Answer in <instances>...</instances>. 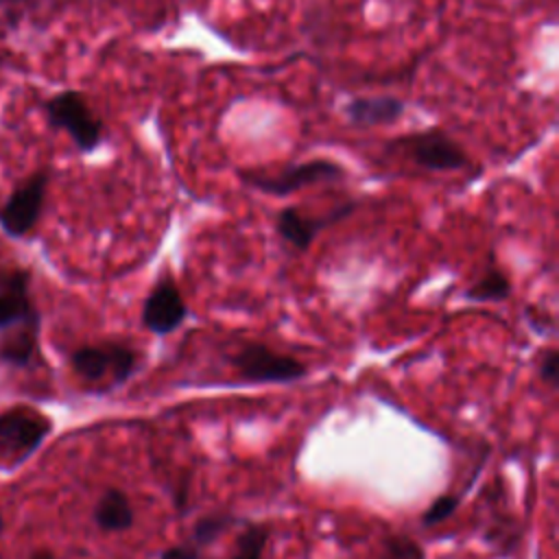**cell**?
<instances>
[{
	"label": "cell",
	"mask_w": 559,
	"mask_h": 559,
	"mask_svg": "<svg viewBox=\"0 0 559 559\" xmlns=\"http://www.w3.org/2000/svg\"><path fill=\"white\" fill-rule=\"evenodd\" d=\"M384 552L389 555V559H426L424 548L406 535L384 537Z\"/></svg>",
	"instance_id": "ac0fdd59"
},
{
	"label": "cell",
	"mask_w": 559,
	"mask_h": 559,
	"mask_svg": "<svg viewBox=\"0 0 559 559\" xmlns=\"http://www.w3.org/2000/svg\"><path fill=\"white\" fill-rule=\"evenodd\" d=\"M557 362H559L557 349H548L539 362V378L550 386H557Z\"/></svg>",
	"instance_id": "d6986e66"
},
{
	"label": "cell",
	"mask_w": 559,
	"mask_h": 559,
	"mask_svg": "<svg viewBox=\"0 0 559 559\" xmlns=\"http://www.w3.org/2000/svg\"><path fill=\"white\" fill-rule=\"evenodd\" d=\"M35 319L28 299V273L17 269L0 273V328Z\"/></svg>",
	"instance_id": "8fae6325"
},
{
	"label": "cell",
	"mask_w": 559,
	"mask_h": 559,
	"mask_svg": "<svg viewBox=\"0 0 559 559\" xmlns=\"http://www.w3.org/2000/svg\"><path fill=\"white\" fill-rule=\"evenodd\" d=\"M33 559H52V557H50V552H46V550H41V552H37V555H35V557H33Z\"/></svg>",
	"instance_id": "44dd1931"
},
{
	"label": "cell",
	"mask_w": 559,
	"mask_h": 559,
	"mask_svg": "<svg viewBox=\"0 0 559 559\" xmlns=\"http://www.w3.org/2000/svg\"><path fill=\"white\" fill-rule=\"evenodd\" d=\"M159 559H203L201 548H197L194 544H179V546H170L166 548Z\"/></svg>",
	"instance_id": "ffe728a7"
},
{
	"label": "cell",
	"mask_w": 559,
	"mask_h": 559,
	"mask_svg": "<svg viewBox=\"0 0 559 559\" xmlns=\"http://www.w3.org/2000/svg\"><path fill=\"white\" fill-rule=\"evenodd\" d=\"M229 362L245 382H295L306 376L301 360L273 352L262 343H245L229 356Z\"/></svg>",
	"instance_id": "277c9868"
},
{
	"label": "cell",
	"mask_w": 559,
	"mask_h": 559,
	"mask_svg": "<svg viewBox=\"0 0 559 559\" xmlns=\"http://www.w3.org/2000/svg\"><path fill=\"white\" fill-rule=\"evenodd\" d=\"M70 362L85 380L96 382L111 376L114 384H122L138 367V352L124 343L85 345L72 354Z\"/></svg>",
	"instance_id": "5b68a950"
},
{
	"label": "cell",
	"mask_w": 559,
	"mask_h": 559,
	"mask_svg": "<svg viewBox=\"0 0 559 559\" xmlns=\"http://www.w3.org/2000/svg\"><path fill=\"white\" fill-rule=\"evenodd\" d=\"M133 518V507L127 493L120 489H107L94 507V520L98 528L107 533H120L131 528Z\"/></svg>",
	"instance_id": "7c38bea8"
},
{
	"label": "cell",
	"mask_w": 559,
	"mask_h": 559,
	"mask_svg": "<svg viewBox=\"0 0 559 559\" xmlns=\"http://www.w3.org/2000/svg\"><path fill=\"white\" fill-rule=\"evenodd\" d=\"M0 531H2V518H0Z\"/></svg>",
	"instance_id": "7402d4cb"
},
{
	"label": "cell",
	"mask_w": 559,
	"mask_h": 559,
	"mask_svg": "<svg viewBox=\"0 0 559 559\" xmlns=\"http://www.w3.org/2000/svg\"><path fill=\"white\" fill-rule=\"evenodd\" d=\"M186 314H188V308L181 297V290L166 275L159 282H155L148 297L144 299L142 325L157 336H166L183 323Z\"/></svg>",
	"instance_id": "52a82bcc"
},
{
	"label": "cell",
	"mask_w": 559,
	"mask_h": 559,
	"mask_svg": "<svg viewBox=\"0 0 559 559\" xmlns=\"http://www.w3.org/2000/svg\"><path fill=\"white\" fill-rule=\"evenodd\" d=\"M509 295H511V280L498 266H487V271L465 293V297L476 304L504 301Z\"/></svg>",
	"instance_id": "4fadbf2b"
},
{
	"label": "cell",
	"mask_w": 559,
	"mask_h": 559,
	"mask_svg": "<svg viewBox=\"0 0 559 559\" xmlns=\"http://www.w3.org/2000/svg\"><path fill=\"white\" fill-rule=\"evenodd\" d=\"M354 207H356V203L347 201V203H343V205H338V207H334V210H330L328 214H321V216L304 214L297 207H284L275 216V229L290 247H295L299 251H306L321 229L347 218L354 212Z\"/></svg>",
	"instance_id": "9c48e42d"
},
{
	"label": "cell",
	"mask_w": 559,
	"mask_h": 559,
	"mask_svg": "<svg viewBox=\"0 0 559 559\" xmlns=\"http://www.w3.org/2000/svg\"><path fill=\"white\" fill-rule=\"evenodd\" d=\"M50 432V421L33 408L0 413V448L17 459L31 454Z\"/></svg>",
	"instance_id": "ba28073f"
},
{
	"label": "cell",
	"mask_w": 559,
	"mask_h": 559,
	"mask_svg": "<svg viewBox=\"0 0 559 559\" xmlns=\"http://www.w3.org/2000/svg\"><path fill=\"white\" fill-rule=\"evenodd\" d=\"M389 153H400L411 164L428 173H456L472 166L467 151L443 129H424L397 135L386 146Z\"/></svg>",
	"instance_id": "6da1fadb"
},
{
	"label": "cell",
	"mask_w": 559,
	"mask_h": 559,
	"mask_svg": "<svg viewBox=\"0 0 559 559\" xmlns=\"http://www.w3.org/2000/svg\"><path fill=\"white\" fill-rule=\"evenodd\" d=\"M269 542V526L249 524L236 542V555L231 559H262V552Z\"/></svg>",
	"instance_id": "2e32d148"
},
{
	"label": "cell",
	"mask_w": 559,
	"mask_h": 559,
	"mask_svg": "<svg viewBox=\"0 0 559 559\" xmlns=\"http://www.w3.org/2000/svg\"><path fill=\"white\" fill-rule=\"evenodd\" d=\"M48 124L63 129L81 153H92L103 142V120L92 111L85 96L63 90L44 103Z\"/></svg>",
	"instance_id": "7a4b0ae2"
},
{
	"label": "cell",
	"mask_w": 559,
	"mask_h": 559,
	"mask_svg": "<svg viewBox=\"0 0 559 559\" xmlns=\"http://www.w3.org/2000/svg\"><path fill=\"white\" fill-rule=\"evenodd\" d=\"M343 177H345V168L332 159H310V162L288 164L275 173L240 170L242 183L273 197H286L301 188L338 181Z\"/></svg>",
	"instance_id": "3957f363"
},
{
	"label": "cell",
	"mask_w": 559,
	"mask_h": 559,
	"mask_svg": "<svg viewBox=\"0 0 559 559\" xmlns=\"http://www.w3.org/2000/svg\"><path fill=\"white\" fill-rule=\"evenodd\" d=\"M35 336H37V319L26 321L22 330L7 336L0 345V358L11 365H26L35 352Z\"/></svg>",
	"instance_id": "5bb4252c"
},
{
	"label": "cell",
	"mask_w": 559,
	"mask_h": 559,
	"mask_svg": "<svg viewBox=\"0 0 559 559\" xmlns=\"http://www.w3.org/2000/svg\"><path fill=\"white\" fill-rule=\"evenodd\" d=\"M456 509H459V496L443 493V496L435 498V500L430 502V507L421 513V524H424V526L441 524V522H445L448 518H452Z\"/></svg>",
	"instance_id": "e0dca14e"
},
{
	"label": "cell",
	"mask_w": 559,
	"mask_h": 559,
	"mask_svg": "<svg viewBox=\"0 0 559 559\" xmlns=\"http://www.w3.org/2000/svg\"><path fill=\"white\" fill-rule=\"evenodd\" d=\"M404 114V100L393 94L356 96L345 105V116L354 127L393 124Z\"/></svg>",
	"instance_id": "30bf717a"
},
{
	"label": "cell",
	"mask_w": 559,
	"mask_h": 559,
	"mask_svg": "<svg viewBox=\"0 0 559 559\" xmlns=\"http://www.w3.org/2000/svg\"><path fill=\"white\" fill-rule=\"evenodd\" d=\"M46 188L48 173L39 170L33 177H28L20 188H15L13 194L4 201V205L0 207V227L9 236L20 238L35 227L44 207Z\"/></svg>",
	"instance_id": "8992f818"
},
{
	"label": "cell",
	"mask_w": 559,
	"mask_h": 559,
	"mask_svg": "<svg viewBox=\"0 0 559 559\" xmlns=\"http://www.w3.org/2000/svg\"><path fill=\"white\" fill-rule=\"evenodd\" d=\"M234 524V518L229 513H210L203 515L194 522L192 526V537L190 544H194L197 548H203L212 542H216L229 526Z\"/></svg>",
	"instance_id": "9a60e30c"
}]
</instances>
